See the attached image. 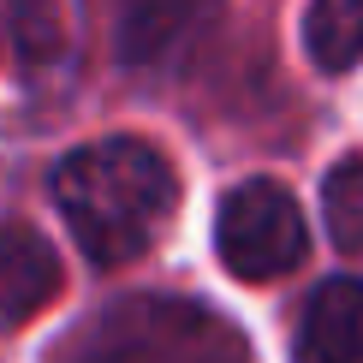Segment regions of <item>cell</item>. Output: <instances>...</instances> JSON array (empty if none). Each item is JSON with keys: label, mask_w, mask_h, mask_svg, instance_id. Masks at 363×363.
<instances>
[{"label": "cell", "mask_w": 363, "mask_h": 363, "mask_svg": "<svg viewBox=\"0 0 363 363\" xmlns=\"http://www.w3.org/2000/svg\"><path fill=\"white\" fill-rule=\"evenodd\" d=\"M54 203L89 262L119 268V262H138L155 245V233L173 220L179 179L155 143L101 138L72 149L54 167Z\"/></svg>", "instance_id": "6da1fadb"}, {"label": "cell", "mask_w": 363, "mask_h": 363, "mask_svg": "<svg viewBox=\"0 0 363 363\" xmlns=\"http://www.w3.org/2000/svg\"><path fill=\"white\" fill-rule=\"evenodd\" d=\"M60 363H250L215 310L185 298H125L101 310Z\"/></svg>", "instance_id": "7a4b0ae2"}, {"label": "cell", "mask_w": 363, "mask_h": 363, "mask_svg": "<svg viewBox=\"0 0 363 363\" xmlns=\"http://www.w3.org/2000/svg\"><path fill=\"white\" fill-rule=\"evenodd\" d=\"M304 215H298L292 191L274 179H250V185L226 191L215 215V250L238 280H280L304 262Z\"/></svg>", "instance_id": "3957f363"}, {"label": "cell", "mask_w": 363, "mask_h": 363, "mask_svg": "<svg viewBox=\"0 0 363 363\" xmlns=\"http://www.w3.org/2000/svg\"><path fill=\"white\" fill-rule=\"evenodd\" d=\"M215 0H113V48L125 66H161L203 36Z\"/></svg>", "instance_id": "277c9868"}, {"label": "cell", "mask_w": 363, "mask_h": 363, "mask_svg": "<svg viewBox=\"0 0 363 363\" xmlns=\"http://www.w3.org/2000/svg\"><path fill=\"white\" fill-rule=\"evenodd\" d=\"M60 292V256L24 220H0V328H18L48 310Z\"/></svg>", "instance_id": "5b68a950"}, {"label": "cell", "mask_w": 363, "mask_h": 363, "mask_svg": "<svg viewBox=\"0 0 363 363\" xmlns=\"http://www.w3.org/2000/svg\"><path fill=\"white\" fill-rule=\"evenodd\" d=\"M292 363H363V280H322L310 292Z\"/></svg>", "instance_id": "8992f818"}, {"label": "cell", "mask_w": 363, "mask_h": 363, "mask_svg": "<svg viewBox=\"0 0 363 363\" xmlns=\"http://www.w3.org/2000/svg\"><path fill=\"white\" fill-rule=\"evenodd\" d=\"M66 42L60 0H0V72H42Z\"/></svg>", "instance_id": "52a82bcc"}, {"label": "cell", "mask_w": 363, "mask_h": 363, "mask_svg": "<svg viewBox=\"0 0 363 363\" xmlns=\"http://www.w3.org/2000/svg\"><path fill=\"white\" fill-rule=\"evenodd\" d=\"M304 48L322 72H352L363 60V0H310Z\"/></svg>", "instance_id": "ba28073f"}, {"label": "cell", "mask_w": 363, "mask_h": 363, "mask_svg": "<svg viewBox=\"0 0 363 363\" xmlns=\"http://www.w3.org/2000/svg\"><path fill=\"white\" fill-rule=\"evenodd\" d=\"M322 208H328V233L345 256L363 262V155L340 161L322 185Z\"/></svg>", "instance_id": "9c48e42d"}]
</instances>
